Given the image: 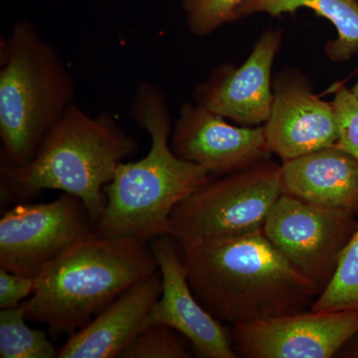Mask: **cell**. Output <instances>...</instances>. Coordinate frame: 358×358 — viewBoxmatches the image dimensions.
<instances>
[{"label": "cell", "instance_id": "10", "mask_svg": "<svg viewBox=\"0 0 358 358\" xmlns=\"http://www.w3.org/2000/svg\"><path fill=\"white\" fill-rule=\"evenodd\" d=\"M282 38L281 29L266 30L243 64L216 66L195 87L194 103L239 126L265 124L272 110V69Z\"/></svg>", "mask_w": 358, "mask_h": 358}, {"label": "cell", "instance_id": "7", "mask_svg": "<svg viewBox=\"0 0 358 358\" xmlns=\"http://www.w3.org/2000/svg\"><path fill=\"white\" fill-rule=\"evenodd\" d=\"M357 228L355 214L282 193L263 231L320 294L333 279L341 254Z\"/></svg>", "mask_w": 358, "mask_h": 358}, {"label": "cell", "instance_id": "19", "mask_svg": "<svg viewBox=\"0 0 358 358\" xmlns=\"http://www.w3.org/2000/svg\"><path fill=\"white\" fill-rule=\"evenodd\" d=\"M183 336L171 327L154 324L141 331L119 358H189Z\"/></svg>", "mask_w": 358, "mask_h": 358}, {"label": "cell", "instance_id": "22", "mask_svg": "<svg viewBox=\"0 0 358 358\" xmlns=\"http://www.w3.org/2000/svg\"><path fill=\"white\" fill-rule=\"evenodd\" d=\"M35 291V279L0 268V308L20 307Z\"/></svg>", "mask_w": 358, "mask_h": 358}, {"label": "cell", "instance_id": "12", "mask_svg": "<svg viewBox=\"0 0 358 358\" xmlns=\"http://www.w3.org/2000/svg\"><path fill=\"white\" fill-rule=\"evenodd\" d=\"M273 105L264 124L272 155L282 162L331 147L338 140V122L331 103L313 91L306 75L294 68L273 80Z\"/></svg>", "mask_w": 358, "mask_h": 358}, {"label": "cell", "instance_id": "4", "mask_svg": "<svg viewBox=\"0 0 358 358\" xmlns=\"http://www.w3.org/2000/svg\"><path fill=\"white\" fill-rule=\"evenodd\" d=\"M147 241L90 233L47 264L23 301L26 319L52 334H74L127 289L159 270Z\"/></svg>", "mask_w": 358, "mask_h": 358}, {"label": "cell", "instance_id": "14", "mask_svg": "<svg viewBox=\"0 0 358 358\" xmlns=\"http://www.w3.org/2000/svg\"><path fill=\"white\" fill-rule=\"evenodd\" d=\"M159 270L117 296L87 326L69 334L59 358H119L147 327L148 313L162 294Z\"/></svg>", "mask_w": 358, "mask_h": 358}, {"label": "cell", "instance_id": "6", "mask_svg": "<svg viewBox=\"0 0 358 358\" xmlns=\"http://www.w3.org/2000/svg\"><path fill=\"white\" fill-rule=\"evenodd\" d=\"M282 194L281 164L271 159L212 178L174 207L169 235L179 244L243 236L262 229Z\"/></svg>", "mask_w": 358, "mask_h": 358}, {"label": "cell", "instance_id": "21", "mask_svg": "<svg viewBox=\"0 0 358 358\" xmlns=\"http://www.w3.org/2000/svg\"><path fill=\"white\" fill-rule=\"evenodd\" d=\"M333 90L334 99L331 103L338 122V140L336 145L358 160V100L352 90L343 84H334Z\"/></svg>", "mask_w": 358, "mask_h": 358}, {"label": "cell", "instance_id": "2", "mask_svg": "<svg viewBox=\"0 0 358 358\" xmlns=\"http://www.w3.org/2000/svg\"><path fill=\"white\" fill-rule=\"evenodd\" d=\"M129 115L150 136V152L138 162H122L105 186V209L93 232L106 238L154 239L171 232L174 207L210 180L206 169L178 157L171 148L173 119L164 90L141 82Z\"/></svg>", "mask_w": 358, "mask_h": 358}, {"label": "cell", "instance_id": "20", "mask_svg": "<svg viewBox=\"0 0 358 358\" xmlns=\"http://www.w3.org/2000/svg\"><path fill=\"white\" fill-rule=\"evenodd\" d=\"M244 0H180L188 31L206 37L227 23L234 22L235 13Z\"/></svg>", "mask_w": 358, "mask_h": 358}, {"label": "cell", "instance_id": "3", "mask_svg": "<svg viewBox=\"0 0 358 358\" xmlns=\"http://www.w3.org/2000/svg\"><path fill=\"white\" fill-rule=\"evenodd\" d=\"M138 150L136 138L110 112L92 115L73 103L28 164H0L1 204L27 202L43 190H60L81 200L95 223L105 209L103 188L120 164Z\"/></svg>", "mask_w": 358, "mask_h": 358}, {"label": "cell", "instance_id": "13", "mask_svg": "<svg viewBox=\"0 0 358 358\" xmlns=\"http://www.w3.org/2000/svg\"><path fill=\"white\" fill-rule=\"evenodd\" d=\"M152 240L150 248L162 274V289L148 313L147 327H171L189 341L200 357L237 358L230 331L195 298L178 242L169 234Z\"/></svg>", "mask_w": 358, "mask_h": 358}, {"label": "cell", "instance_id": "23", "mask_svg": "<svg viewBox=\"0 0 358 358\" xmlns=\"http://www.w3.org/2000/svg\"><path fill=\"white\" fill-rule=\"evenodd\" d=\"M338 357L343 358H358V334L355 336L345 346L343 350L338 352Z\"/></svg>", "mask_w": 358, "mask_h": 358}, {"label": "cell", "instance_id": "24", "mask_svg": "<svg viewBox=\"0 0 358 358\" xmlns=\"http://www.w3.org/2000/svg\"><path fill=\"white\" fill-rule=\"evenodd\" d=\"M352 92L353 94H355V96H357L358 100V81L357 82V84L352 87Z\"/></svg>", "mask_w": 358, "mask_h": 358}, {"label": "cell", "instance_id": "8", "mask_svg": "<svg viewBox=\"0 0 358 358\" xmlns=\"http://www.w3.org/2000/svg\"><path fill=\"white\" fill-rule=\"evenodd\" d=\"M78 197L63 192L50 202H20L0 218V268L35 278L40 271L93 232Z\"/></svg>", "mask_w": 358, "mask_h": 358}, {"label": "cell", "instance_id": "17", "mask_svg": "<svg viewBox=\"0 0 358 358\" xmlns=\"http://www.w3.org/2000/svg\"><path fill=\"white\" fill-rule=\"evenodd\" d=\"M23 303L0 312V357L54 358L58 352L45 331L27 324Z\"/></svg>", "mask_w": 358, "mask_h": 358}, {"label": "cell", "instance_id": "16", "mask_svg": "<svg viewBox=\"0 0 358 358\" xmlns=\"http://www.w3.org/2000/svg\"><path fill=\"white\" fill-rule=\"evenodd\" d=\"M308 9L334 26L336 38L327 42L326 54L334 62H345L358 54V0H244L235 21L264 13L273 17Z\"/></svg>", "mask_w": 358, "mask_h": 358}, {"label": "cell", "instance_id": "15", "mask_svg": "<svg viewBox=\"0 0 358 358\" xmlns=\"http://www.w3.org/2000/svg\"><path fill=\"white\" fill-rule=\"evenodd\" d=\"M282 193L358 215V160L336 145L282 162Z\"/></svg>", "mask_w": 358, "mask_h": 358}, {"label": "cell", "instance_id": "5", "mask_svg": "<svg viewBox=\"0 0 358 358\" xmlns=\"http://www.w3.org/2000/svg\"><path fill=\"white\" fill-rule=\"evenodd\" d=\"M75 94L69 70L38 28L14 24L0 40V164H28Z\"/></svg>", "mask_w": 358, "mask_h": 358}, {"label": "cell", "instance_id": "11", "mask_svg": "<svg viewBox=\"0 0 358 358\" xmlns=\"http://www.w3.org/2000/svg\"><path fill=\"white\" fill-rule=\"evenodd\" d=\"M194 102H185L173 122L174 154L206 169L213 178L271 159L265 129L235 126Z\"/></svg>", "mask_w": 358, "mask_h": 358}, {"label": "cell", "instance_id": "18", "mask_svg": "<svg viewBox=\"0 0 358 358\" xmlns=\"http://www.w3.org/2000/svg\"><path fill=\"white\" fill-rule=\"evenodd\" d=\"M310 310H358V228L341 254L333 279L319 294Z\"/></svg>", "mask_w": 358, "mask_h": 358}, {"label": "cell", "instance_id": "9", "mask_svg": "<svg viewBox=\"0 0 358 358\" xmlns=\"http://www.w3.org/2000/svg\"><path fill=\"white\" fill-rule=\"evenodd\" d=\"M238 357L331 358L358 334V310H312L231 327Z\"/></svg>", "mask_w": 358, "mask_h": 358}, {"label": "cell", "instance_id": "1", "mask_svg": "<svg viewBox=\"0 0 358 358\" xmlns=\"http://www.w3.org/2000/svg\"><path fill=\"white\" fill-rule=\"evenodd\" d=\"M195 298L231 327L312 308L320 292L262 229L243 236L179 244Z\"/></svg>", "mask_w": 358, "mask_h": 358}]
</instances>
